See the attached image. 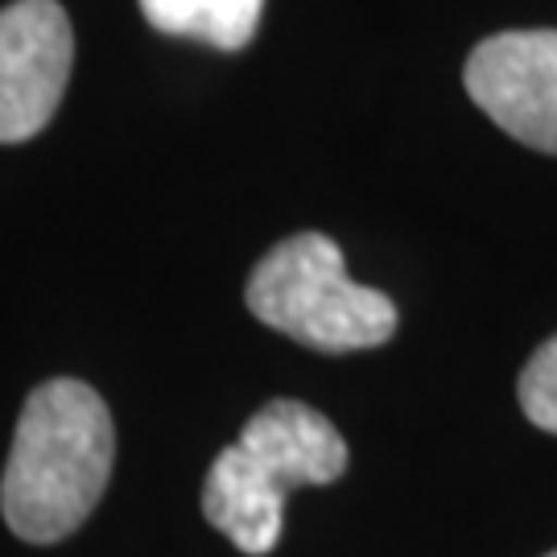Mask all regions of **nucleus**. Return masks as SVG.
Wrapping results in <instances>:
<instances>
[{
    "label": "nucleus",
    "instance_id": "nucleus-1",
    "mask_svg": "<svg viewBox=\"0 0 557 557\" xmlns=\"http://www.w3.org/2000/svg\"><path fill=\"white\" fill-rule=\"evenodd\" d=\"M116 430L83 380H46L29 393L0 479L4 524L29 545L71 537L112 479Z\"/></svg>",
    "mask_w": 557,
    "mask_h": 557
},
{
    "label": "nucleus",
    "instance_id": "nucleus-2",
    "mask_svg": "<svg viewBox=\"0 0 557 557\" xmlns=\"http://www.w3.org/2000/svg\"><path fill=\"white\" fill-rule=\"evenodd\" d=\"M347 471V442L319 409L301 400H269L239 438L220 450L202 483V512L239 554L277 549L285 496L294 487H322Z\"/></svg>",
    "mask_w": 557,
    "mask_h": 557
},
{
    "label": "nucleus",
    "instance_id": "nucleus-3",
    "mask_svg": "<svg viewBox=\"0 0 557 557\" xmlns=\"http://www.w3.org/2000/svg\"><path fill=\"white\" fill-rule=\"evenodd\" d=\"M244 301L264 326L326 356L380 347L397 335V306L347 277L343 248L322 232H298L264 252Z\"/></svg>",
    "mask_w": 557,
    "mask_h": 557
},
{
    "label": "nucleus",
    "instance_id": "nucleus-4",
    "mask_svg": "<svg viewBox=\"0 0 557 557\" xmlns=\"http://www.w3.org/2000/svg\"><path fill=\"white\" fill-rule=\"evenodd\" d=\"M75 62V34L59 0L0 9V145L38 137L59 112Z\"/></svg>",
    "mask_w": 557,
    "mask_h": 557
},
{
    "label": "nucleus",
    "instance_id": "nucleus-5",
    "mask_svg": "<svg viewBox=\"0 0 557 557\" xmlns=\"http://www.w3.org/2000/svg\"><path fill=\"white\" fill-rule=\"evenodd\" d=\"M462 83L508 137L557 153V29H508L479 41Z\"/></svg>",
    "mask_w": 557,
    "mask_h": 557
},
{
    "label": "nucleus",
    "instance_id": "nucleus-6",
    "mask_svg": "<svg viewBox=\"0 0 557 557\" xmlns=\"http://www.w3.org/2000/svg\"><path fill=\"white\" fill-rule=\"evenodd\" d=\"M264 0H140L145 21L170 34L215 50H244L260 25Z\"/></svg>",
    "mask_w": 557,
    "mask_h": 557
},
{
    "label": "nucleus",
    "instance_id": "nucleus-7",
    "mask_svg": "<svg viewBox=\"0 0 557 557\" xmlns=\"http://www.w3.org/2000/svg\"><path fill=\"white\" fill-rule=\"evenodd\" d=\"M520 409L545 434H557V335L541 343L520 372Z\"/></svg>",
    "mask_w": 557,
    "mask_h": 557
},
{
    "label": "nucleus",
    "instance_id": "nucleus-8",
    "mask_svg": "<svg viewBox=\"0 0 557 557\" xmlns=\"http://www.w3.org/2000/svg\"><path fill=\"white\" fill-rule=\"evenodd\" d=\"M549 557H557V554H549Z\"/></svg>",
    "mask_w": 557,
    "mask_h": 557
}]
</instances>
